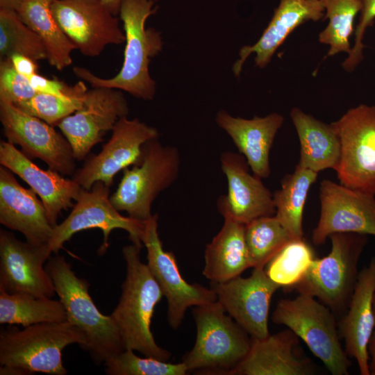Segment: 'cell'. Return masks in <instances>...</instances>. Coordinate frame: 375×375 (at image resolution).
Here are the masks:
<instances>
[{
	"label": "cell",
	"mask_w": 375,
	"mask_h": 375,
	"mask_svg": "<svg viewBox=\"0 0 375 375\" xmlns=\"http://www.w3.org/2000/svg\"><path fill=\"white\" fill-rule=\"evenodd\" d=\"M157 10L154 0H124L119 15L123 22L126 46L123 65L115 76L103 78L89 69L74 67V74L92 88L104 87L125 91L135 97L151 100L156 82L149 73L151 59L162 50L160 34L145 27L147 19Z\"/></svg>",
	"instance_id": "6da1fadb"
},
{
	"label": "cell",
	"mask_w": 375,
	"mask_h": 375,
	"mask_svg": "<svg viewBox=\"0 0 375 375\" xmlns=\"http://www.w3.org/2000/svg\"><path fill=\"white\" fill-rule=\"evenodd\" d=\"M140 249L133 243L122 249L126 277L119 302L110 316L119 330L124 349L168 361L171 353L158 345L151 331L154 309L163 293L147 264L141 262Z\"/></svg>",
	"instance_id": "7a4b0ae2"
},
{
	"label": "cell",
	"mask_w": 375,
	"mask_h": 375,
	"mask_svg": "<svg viewBox=\"0 0 375 375\" xmlns=\"http://www.w3.org/2000/svg\"><path fill=\"white\" fill-rule=\"evenodd\" d=\"M45 268L65 306L67 321L83 333L86 340L83 349L90 353L94 363H105L124 351L123 341L113 319L99 310L89 294V283L77 276L65 258L58 254L50 257Z\"/></svg>",
	"instance_id": "3957f363"
},
{
	"label": "cell",
	"mask_w": 375,
	"mask_h": 375,
	"mask_svg": "<svg viewBox=\"0 0 375 375\" xmlns=\"http://www.w3.org/2000/svg\"><path fill=\"white\" fill-rule=\"evenodd\" d=\"M192 313L197 327L196 341L193 348L183 356L182 362L189 372L229 375L247 355L251 338L226 315L218 301L194 306Z\"/></svg>",
	"instance_id": "277c9868"
},
{
	"label": "cell",
	"mask_w": 375,
	"mask_h": 375,
	"mask_svg": "<svg viewBox=\"0 0 375 375\" xmlns=\"http://www.w3.org/2000/svg\"><path fill=\"white\" fill-rule=\"evenodd\" d=\"M331 249L314 258L303 278L292 288L315 297L335 314L345 312L358 279V264L367 235L335 233L329 236Z\"/></svg>",
	"instance_id": "5b68a950"
},
{
	"label": "cell",
	"mask_w": 375,
	"mask_h": 375,
	"mask_svg": "<svg viewBox=\"0 0 375 375\" xmlns=\"http://www.w3.org/2000/svg\"><path fill=\"white\" fill-rule=\"evenodd\" d=\"M78 344L83 349L86 340L82 331L69 321L44 322L3 329L0 333L1 365L22 367L31 374L65 375L62 351Z\"/></svg>",
	"instance_id": "8992f818"
},
{
	"label": "cell",
	"mask_w": 375,
	"mask_h": 375,
	"mask_svg": "<svg viewBox=\"0 0 375 375\" xmlns=\"http://www.w3.org/2000/svg\"><path fill=\"white\" fill-rule=\"evenodd\" d=\"M157 139L144 144L141 159L123 176L110 199L118 211L140 222L151 216V205L157 197L178 177L181 158L176 147L163 146Z\"/></svg>",
	"instance_id": "52a82bcc"
},
{
	"label": "cell",
	"mask_w": 375,
	"mask_h": 375,
	"mask_svg": "<svg viewBox=\"0 0 375 375\" xmlns=\"http://www.w3.org/2000/svg\"><path fill=\"white\" fill-rule=\"evenodd\" d=\"M272 319L301 339L331 374H349L351 363L342 347L333 312L315 297L299 293L293 299H281Z\"/></svg>",
	"instance_id": "ba28073f"
},
{
	"label": "cell",
	"mask_w": 375,
	"mask_h": 375,
	"mask_svg": "<svg viewBox=\"0 0 375 375\" xmlns=\"http://www.w3.org/2000/svg\"><path fill=\"white\" fill-rule=\"evenodd\" d=\"M331 124L341 145L340 183L375 195V106L351 108Z\"/></svg>",
	"instance_id": "9c48e42d"
},
{
	"label": "cell",
	"mask_w": 375,
	"mask_h": 375,
	"mask_svg": "<svg viewBox=\"0 0 375 375\" xmlns=\"http://www.w3.org/2000/svg\"><path fill=\"white\" fill-rule=\"evenodd\" d=\"M109 195L110 188L101 181L94 183L90 190L81 188L68 217L53 227L48 242L51 253L57 254L73 235L90 228H99L103 232V241L99 249L101 255L108 248L110 234L116 228L127 231L132 243L142 248L141 235L145 222L122 215Z\"/></svg>",
	"instance_id": "30bf717a"
},
{
	"label": "cell",
	"mask_w": 375,
	"mask_h": 375,
	"mask_svg": "<svg viewBox=\"0 0 375 375\" xmlns=\"http://www.w3.org/2000/svg\"><path fill=\"white\" fill-rule=\"evenodd\" d=\"M158 215L145 221L142 243L147 251V265L167 301V320L170 327L178 329L188 308L217 301L212 288L186 282L181 274L172 251L162 247L158 231Z\"/></svg>",
	"instance_id": "8fae6325"
},
{
	"label": "cell",
	"mask_w": 375,
	"mask_h": 375,
	"mask_svg": "<svg viewBox=\"0 0 375 375\" xmlns=\"http://www.w3.org/2000/svg\"><path fill=\"white\" fill-rule=\"evenodd\" d=\"M0 122L8 142L19 145L28 158H39L62 175L74 174L72 148L53 126L3 101H0Z\"/></svg>",
	"instance_id": "7c38bea8"
},
{
	"label": "cell",
	"mask_w": 375,
	"mask_h": 375,
	"mask_svg": "<svg viewBox=\"0 0 375 375\" xmlns=\"http://www.w3.org/2000/svg\"><path fill=\"white\" fill-rule=\"evenodd\" d=\"M51 10L61 29L85 56H97L106 46L125 42L118 18L99 1L53 0Z\"/></svg>",
	"instance_id": "4fadbf2b"
},
{
	"label": "cell",
	"mask_w": 375,
	"mask_h": 375,
	"mask_svg": "<svg viewBox=\"0 0 375 375\" xmlns=\"http://www.w3.org/2000/svg\"><path fill=\"white\" fill-rule=\"evenodd\" d=\"M158 136L156 128L137 118L124 117L115 124L101 151L89 156L83 166L75 171L72 179L86 190L97 181L110 188L119 172L140 162L144 144Z\"/></svg>",
	"instance_id": "5bb4252c"
},
{
	"label": "cell",
	"mask_w": 375,
	"mask_h": 375,
	"mask_svg": "<svg viewBox=\"0 0 375 375\" xmlns=\"http://www.w3.org/2000/svg\"><path fill=\"white\" fill-rule=\"evenodd\" d=\"M128 114V103L122 90L93 88L84 94L82 106L57 126L69 142L75 159L82 160L94 145L103 141L117 121Z\"/></svg>",
	"instance_id": "9a60e30c"
},
{
	"label": "cell",
	"mask_w": 375,
	"mask_h": 375,
	"mask_svg": "<svg viewBox=\"0 0 375 375\" xmlns=\"http://www.w3.org/2000/svg\"><path fill=\"white\" fill-rule=\"evenodd\" d=\"M319 218L312 232L314 244H324L335 233L375 236L374 194L324 179L319 186Z\"/></svg>",
	"instance_id": "2e32d148"
},
{
	"label": "cell",
	"mask_w": 375,
	"mask_h": 375,
	"mask_svg": "<svg viewBox=\"0 0 375 375\" xmlns=\"http://www.w3.org/2000/svg\"><path fill=\"white\" fill-rule=\"evenodd\" d=\"M51 253L48 244L23 242L12 233L1 229L0 291L53 297L55 286L44 266Z\"/></svg>",
	"instance_id": "e0dca14e"
},
{
	"label": "cell",
	"mask_w": 375,
	"mask_h": 375,
	"mask_svg": "<svg viewBox=\"0 0 375 375\" xmlns=\"http://www.w3.org/2000/svg\"><path fill=\"white\" fill-rule=\"evenodd\" d=\"M281 286L274 282L264 268H253L249 277L240 276L228 281L212 283L217 301L251 338L270 335L268 317L271 299Z\"/></svg>",
	"instance_id": "ac0fdd59"
},
{
	"label": "cell",
	"mask_w": 375,
	"mask_h": 375,
	"mask_svg": "<svg viewBox=\"0 0 375 375\" xmlns=\"http://www.w3.org/2000/svg\"><path fill=\"white\" fill-rule=\"evenodd\" d=\"M220 163L227 180L228 192L218 199L217 208L224 219L245 225L257 218L275 215L273 194L261 178L250 173L242 154L224 152Z\"/></svg>",
	"instance_id": "d6986e66"
},
{
	"label": "cell",
	"mask_w": 375,
	"mask_h": 375,
	"mask_svg": "<svg viewBox=\"0 0 375 375\" xmlns=\"http://www.w3.org/2000/svg\"><path fill=\"white\" fill-rule=\"evenodd\" d=\"M375 292V257L358 273L349 304L338 323L344 351L356 359L360 374L371 375L369 344L375 328L373 299Z\"/></svg>",
	"instance_id": "ffe728a7"
},
{
	"label": "cell",
	"mask_w": 375,
	"mask_h": 375,
	"mask_svg": "<svg viewBox=\"0 0 375 375\" xmlns=\"http://www.w3.org/2000/svg\"><path fill=\"white\" fill-rule=\"evenodd\" d=\"M0 164L19 176L39 196L51 224L56 226L62 210L73 208L81 187L59 172L44 170L9 142H0Z\"/></svg>",
	"instance_id": "44dd1931"
},
{
	"label": "cell",
	"mask_w": 375,
	"mask_h": 375,
	"mask_svg": "<svg viewBox=\"0 0 375 375\" xmlns=\"http://www.w3.org/2000/svg\"><path fill=\"white\" fill-rule=\"evenodd\" d=\"M299 337L290 329L251 338L245 358L229 375H312L316 369L299 350Z\"/></svg>",
	"instance_id": "7402d4cb"
},
{
	"label": "cell",
	"mask_w": 375,
	"mask_h": 375,
	"mask_svg": "<svg viewBox=\"0 0 375 375\" xmlns=\"http://www.w3.org/2000/svg\"><path fill=\"white\" fill-rule=\"evenodd\" d=\"M12 174L0 166V223L22 233L30 243L48 244L53 226L42 201L33 190L22 186Z\"/></svg>",
	"instance_id": "603a6c76"
},
{
	"label": "cell",
	"mask_w": 375,
	"mask_h": 375,
	"mask_svg": "<svg viewBox=\"0 0 375 375\" xmlns=\"http://www.w3.org/2000/svg\"><path fill=\"white\" fill-rule=\"evenodd\" d=\"M325 9L320 0H280L278 7L259 40L253 45L244 46L239 51L240 58L233 71L238 76L247 58L256 55L255 64L265 68L285 39L297 27L309 22L324 19Z\"/></svg>",
	"instance_id": "cb8c5ba5"
},
{
	"label": "cell",
	"mask_w": 375,
	"mask_h": 375,
	"mask_svg": "<svg viewBox=\"0 0 375 375\" xmlns=\"http://www.w3.org/2000/svg\"><path fill=\"white\" fill-rule=\"evenodd\" d=\"M284 120V117L277 112L244 119L222 110L216 116L218 126L230 136L253 174L261 178L271 174L270 151Z\"/></svg>",
	"instance_id": "d4e9b609"
},
{
	"label": "cell",
	"mask_w": 375,
	"mask_h": 375,
	"mask_svg": "<svg viewBox=\"0 0 375 375\" xmlns=\"http://www.w3.org/2000/svg\"><path fill=\"white\" fill-rule=\"evenodd\" d=\"M290 117L300 144L297 165L317 173L335 169L340 157L339 136L333 125L326 124L299 108H293Z\"/></svg>",
	"instance_id": "484cf974"
},
{
	"label": "cell",
	"mask_w": 375,
	"mask_h": 375,
	"mask_svg": "<svg viewBox=\"0 0 375 375\" xmlns=\"http://www.w3.org/2000/svg\"><path fill=\"white\" fill-rule=\"evenodd\" d=\"M203 275L212 283L228 281L250 267L244 238V224L224 219L219 232L204 252Z\"/></svg>",
	"instance_id": "4316f807"
},
{
	"label": "cell",
	"mask_w": 375,
	"mask_h": 375,
	"mask_svg": "<svg viewBox=\"0 0 375 375\" xmlns=\"http://www.w3.org/2000/svg\"><path fill=\"white\" fill-rule=\"evenodd\" d=\"M53 0H21L15 10L22 20L42 40L49 65L58 70L71 65L76 49L52 15Z\"/></svg>",
	"instance_id": "83f0119b"
},
{
	"label": "cell",
	"mask_w": 375,
	"mask_h": 375,
	"mask_svg": "<svg viewBox=\"0 0 375 375\" xmlns=\"http://www.w3.org/2000/svg\"><path fill=\"white\" fill-rule=\"evenodd\" d=\"M318 173L299 165L284 177L281 188L273 194L275 216L293 240L303 239V212L307 195Z\"/></svg>",
	"instance_id": "f1b7e54d"
},
{
	"label": "cell",
	"mask_w": 375,
	"mask_h": 375,
	"mask_svg": "<svg viewBox=\"0 0 375 375\" xmlns=\"http://www.w3.org/2000/svg\"><path fill=\"white\" fill-rule=\"evenodd\" d=\"M67 321L66 310L60 300L38 297L26 293L0 291V324L23 327L44 322Z\"/></svg>",
	"instance_id": "f546056e"
},
{
	"label": "cell",
	"mask_w": 375,
	"mask_h": 375,
	"mask_svg": "<svg viewBox=\"0 0 375 375\" xmlns=\"http://www.w3.org/2000/svg\"><path fill=\"white\" fill-rule=\"evenodd\" d=\"M250 267L264 268L293 238L275 215L257 218L244 225Z\"/></svg>",
	"instance_id": "4dcf8cb0"
},
{
	"label": "cell",
	"mask_w": 375,
	"mask_h": 375,
	"mask_svg": "<svg viewBox=\"0 0 375 375\" xmlns=\"http://www.w3.org/2000/svg\"><path fill=\"white\" fill-rule=\"evenodd\" d=\"M324 9V19L328 23L319 34V42L329 46L327 56L351 51L349 38L353 32V22L362 9L361 0H320Z\"/></svg>",
	"instance_id": "1f68e13d"
},
{
	"label": "cell",
	"mask_w": 375,
	"mask_h": 375,
	"mask_svg": "<svg viewBox=\"0 0 375 375\" xmlns=\"http://www.w3.org/2000/svg\"><path fill=\"white\" fill-rule=\"evenodd\" d=\"M22 54L35 61L47 58L40 37L12 9L0 8V59Z\"/></svg>",
	"instance_id": "d6a6232c"
},
{
	"label": "cell",
	"mask_w": 375,
	"mask_h": 375,
	"mask_svg": "<svg viewBox=\"0 0 375 375\" xmlns=\"http://www.w3.org/2000/svg\"><path fill=\"white\" fill-rule=\"evenodd\" d=\"M314 258L311 247L303 239L293 240L269 262L265 271L281 287L292 288L303 278Z\"/></svg>",
	"instance_id": "836d02e7"
},
{
	"label": "cell",
	"mask_w": 375,
	"mask_h": 375,
	"mask_svg": "<svg viewBox=\"0 0 375 375\" xmlns=\"http://www.w3.org/2000/svg\"><path fill=\"white\" fill-rule=\"evenodd\" d=\"M132 349H124L108 359L105 372L108 375H185L184 362L171 363L152 357L140 358Z\"/></svg>",
	"instance_id": "e575fe53"
},
{
	"label": "cell",
	"mask_w": 375,
	"mask_h": 375,
	"mask_svg": "<svg viewBox=\"0 0 375 375\" xmlns=\"http://www.w3.org/2000/svg\"><path fill=\"white\" fill-rule=\"evenodd\" d=\"M83 94L70 97H60L38 92L31 99L15 104L23 112L36 117L51 126L73 114L83 105Z\"/></svg>",
	"instance_id": "d590c367"
},
{
	"label": "cell",
	"mask_w": 375,
	"mask_h": 375,
	"mask_svg": "<svg viewBox=\"0 0 375 375\" xmlns=\"http://www.w3.org/2000/svg\"><path fill=\"white\" fill-rule=\"evenodd\" d=\"M37 93L29 79L15 70L9 58L0 59V101L15 105Z\"/></svg>",
	"instance_id": "8d00e7d4"
},
{
	"label": "cell",
	"mask_w": 375,
	"mask_h": 375,
	"mask_svg": "<svg viewBox=\"0 0 375 375\" xmlns=\"http://www.w3.org/2000/svg\"><path fill=\"white\" fill-rule=\"evenodd\" d=\"M362 9L359 22L355 29L354 44L351 53L342 62L343 69L353 72L363 59V38L368 27L373 24L375 19V0H361Z\"/></svg>",
	"instance_id": "74e56055"
},
{
	"label": "cell",
	"mask_w": 375,
	"mask_h": 375,
	"mask_svg": "<svg viewBox=\"0 0 375 375\" xmlns=\"http://www.w3.org/2000/svg\"><path fill=\"white\" fill-rule=\"evenodd\" d=\"M32 87L37 92L50 94L60 97H70L88 91L83 81L69 86L58 79H49L38 73L28 78Z\"/></svg>",
	"instance_id": "f35d334b"
},
{
	"label": "cell",
	"mask_w": 375,
	"mask_h": 375,
	"mask_svg": "<svg viewBox=\"0 0 375 375\" xmlns=\"http://www.w3.org/2000/svg\"><path fill=\"white\" fill-rule=\"evenodd\" d=\"M15 70L20 74L29 78L37 74V61L22 54H13L9 57Z\"/></svg>",
	"instance_id": "ab89813d"
},
{
	"label": "cell",
	"mask_w": 375,
	"mask_h": 375,
	"mask_svg": "<svg viewBox=\"0 0 375 375\" xmlns=\"http://www.w3.org/2000/svg\"><path fill=\"white\" fill-rule=\"evenodd\" d=\"M373 308L375 315V292L374 294L373 299ZM369 369L371 375H375V328L373 332L372 336L371 338L369 347Z\"/></svg>",
	"instance_id": "60d3db41"
},
{
	"label": "cell",
	"mask_w": 375,
	"mask_h": 375,
	"mask_svg": "<svg viewBox=\"0 0 375 375\" xmlns=\"http://www.w3.org/2000/svg\"><path fill=\"white\" fill-rule=\"evenodd\" d=\"M0 374L24 375L31 374V373L22 367L16 366L1 365Z\"/></svg>",
	"instance_id": "b9f144b4"
},
{
	"label": "cell",
	"mask_w": 375,
	"mask_h": 375,
	"mask_svg": "<svg viewBox=\"0 0 375 375\" xmlns=\"http://www.w3.org/2000/svg\"><path fill=\"white\" fill-rule=\"evenodd\" d=\"M105 4L115 15H119L121 6L124 0H97Z\"/></svg>",
	"instance_id": "7bdbcfd3"
},
{
	"label": "cell",
	"mask_w": 375,
	"mask_h": 375,
	"mask_svg": "<svg viewBox=\"0 0 375 375\" xmlns=\"http://www.w3.org/2000/svg\"><path fill=\"white\" fill-rule=\"evenodd\" d=\"M21 0H0V8L16 10Z\"/></svg>",
	"instance_id": "ee69618b"
}]
</instances>
